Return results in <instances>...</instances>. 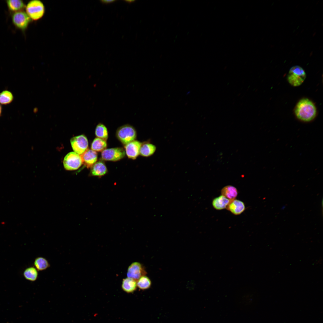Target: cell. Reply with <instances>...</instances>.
<instances>
[{
  "label": "cell",
  "instance_id": "obj_1",
  "mask_svg": "<svg viewBox=\"0 0 323 323\" xmlns=\"http://www.w3.org/2000/svg\"><path fill=\"white\" fill-rule=\"evenodd\" d=\"M295 113L297 118L304 122L312 121L315 118L316 109L314 103L307 98H303L297 103Z\"/></svg>",
  "mask_w": 323,
  "mask_h": 323
},
{
  "label": "cell",
  "instance_id": "obj_2",
  "mask_svg": "<svg viewBox=\"0 0 323 323\" xmlns=\"http://www.w3.org/2000/svg\"><path fill=\"white\" fill-rule=\"evenodd\" d=\"M26 13L31 20L37 21L44 16L45 9L43 3L39 0L29 1L25 7Z\"/></svg>",
  "mask_w": 323,
  "mask_h": 323
},
{
  "label": "cell",
  "instance_id": "obj_3",
  "mask_svg": "<svg viewBox=\"0 0 323 323\" xmlns=\"http://www.w3.org/2000/svg\"><path fill=\"white\" fill-rule=\"evenodd\" d=\"M116 135L118 139L124 145L135 140L137 136L135 128L128 124L119 127L116 131Z\"/></svg>",
  "mask_w": 323,
  "mask_h": 323
},
{
  "label": "cell",
  "instance_id": "obj_4",
  "mask_svg": "<svg viewBox=\"0 0 323 323\" xmlns=\"http://www.w3.org/2000/svg\"><path fill=\"white\" fill-rule=\"evenodd\" d=\"M306 77V73L303 69L298 65L292 67L287 75V80L289 83L294 86H300Z\"/></svg>",
  "mask_w": 323,
  "mask_h": 323
},
{
  "label": "cell",
  "instance_id": "obj_5",
  "mask_svg": "<svg viewBox=\"0 0 323 323\" xmlns=\"http://www.w3.org/2000/svg\"><path fill=\"white\" fill-rule=\"evenodd\" d=\"M11 18L14 25L22 31L27 29L31 20L26 12L22 10L13 13Z\"/></svg>",
  "mask_w": 323,
  "mask_h": 323
},
{
  "label": "cell",
  "instance_id": "obj_6",
  "mask_svg": "<svg viewBox=\"0 0 323 323\" xmlns=\"http://www.w3.org/2000/svg\"><path fill=\"white\" fill-rule=\"evenodd\" d=\"M63 164L66 170H72L79 168L83 164V162L80 156L72 152L68 153L65 156Z\"/></svg>",
  "mask_w": 323,
  "mask_h": 323
},
{
  "label": "cell",
  "instance_id": "obj_7",
  "mask_svg": "<svg viewBox=\"0 0 323 323\" xmlns=\"http://www.w3.org/2000/svg\"><path fill=\"white\" fill-rule=\"evenodd\" d=\"M125 152L121 147L105 149L101 152L102 159L105 161H116L124 158Z\"/></svg>",
  "mask_w": 323,
  "mask_h": 323
},
{
  "label": "cell",
  "instance_id": "obj_8",
  "mask_svg": "<svg viewBox=\"0 0 323 323\" xmlns=\"http://www.w3.org/2000/svg\"><path fill=\"white\" fill-rule=\"evenodd\" d=\"M70 142L74 152L79 155L83 154L88 149V140L84 135L73 137L70 140Z\"/></svg>",
  "mask_w": 323,
  "mask_h": 323
},
{
  "label": "cell",
  "instance_id": "obj_9",
  "mask_svg": "<svg viewBox=\"0 0 323 323\" xmlns=\"http://www.w3.org/2000/svg\"><path fill=\"white\" fill-rule=\"evenodd\" d=\"M146 274V272L142 265L139 263L135 262L132 263L129 266L127 276L128 278L137 281L140 278Z\"/></svg>",
  "mask_w": 323,
  "mask_h": 323
},
{
  "label": "cell",
  "instance_id": "obj_10",
  "mask_svg": "<svg viewBox=\"0 0 323 323\" xmlns=\"http://www.w3.org/2000/svg\"><path fill=\"white\" fill-rule=\"evenodd\" d=\"M141 144L138 141L134 140L125 145V153L128 158L132 159L137 158L139 154Z\"/></svg>",
  "mask_w": 323,
  "mask_h": 323
},
{
  "label": "cell",
  "instance_id": "obj_11",
  "mask_svg": "<svg viewBox=\"0 0 323 323\" xmlns=\"http://www.w3.org/2000/svg\"><path fill=\"white\" fill-rule=\"evenodd\" d=\"M80 156L83 164L87 168H91L97 161V153L92 150L87 149Z\"/></svg>",
  "mask_w": 323,
  "mask_h": 323
},
{
  "label": "cell",
  "instance_id": "obj_12",
  "mask_svg": "<svg viewBox=\"0 0 323 323\" xmlns=\"http://www.w3.org/2000/svg\"><path fill=\"white\" fill-rule=\"evenodd\" d=\"M226 208L235 215H238L243 212L245 209L244 202L235 199L231 200Z\"/></svg>",
  "mask_w": 323,
  "mask_h": 323
},
{
  "label": "cell",
  "instance_id": "obj_13",
  "mask_svg": "<svg viewBox=\"0 0 323 323\" xmlns=\"http://www.w3.org/2000/svg\"><path fill=\"white\" fill-rule=\"evenodd\" d=\"M107 172V169L104 163L100 161L96 162L91 167L90 175L91 176L100 177Z\"/></svg>",
  "mask_w": 323,
  "mask_h": 323
},
{
  "label": "cell",
  "instance_id": "obj_14",
  "mask_svg": "<svg viewBox=\"0 0 323 323\" xmlns=\"http://www.w3.org/2000/svg\"><path fill=\"white\" fill-rule=\"evenodd\" d=\"M230 200L221 195L214 198L212 202L213 207L216 210H221L226 208Z\"/></svg>",
  "mask_w": 323,
  "mask_h": 323
},
{
  "label": "cell",
  "instance_id": "obj_15",
  "mask_svg": "<svg viewBox=\"0 0 323 323\" xmlns=\"http://www.w3.org/2000/svg\"><path fill=\"white\" fill-rule=\"evenodd\" d=\"M156 150V147L155 145L148 142H145L141 144L139 154L144 157H149L154 153Z\"/></svg>",
  "mask_w": 323,
  "mask_h": 323
},
{
  "label": "cell",
  "instance_id": "obj_16",
  "mask_svg": "<svg viewBox=\"0 0 323 323\" xmlns=\"http://www.w3.org/2000/svg\"><path fill=\"white\" fill-rule=\"evenodd\" d=\"M221 192L222 195L230 201L235 199L238 194L237 189L234 186L231 185H228L224 187L221 189Z\"/></svg>",
  "mask_w": 323,
  "mask_h": 323
},
{
  "label": "cell",
  "instance_id": "obj_17",
  "mask_svg": "<svg viewBox=\"0 0 323 323\" xmlns=\"http://www.w3.org/2000/svg\"><path fill=\"white\" fill-rule=\"evenodd\" d=\"M121 287L122 289L125 292L127 293H132L136 289L137 281L127 277L123 280Z\"/></svg>",
  "mask_w": 323,
  "mask_h": 323
},
{
  "label": "cell",
  "instance_id": "obj_18",
  "mask_svg": "<svg viewBox=\"0 0 323 323\" xmlns=\"http://www.w3.org/2000/svg\"><path fill=\"white\" fill-rule=\"evenodd\" d=\"M9 10L15 12L22 10L25 6L24 2L20 0H9L6 1Z\"/></svg>",
  "mask_w": 323,
  "mask_h": 323
},
{
  "label": "cell",
  "instance_id": "obj_19",
  "mask_svg": "<svg viewBox=\"0 0 323 323\" xmlns=\"http://www.w3.org/2000/svg\"><path fill=\"white\" fill-rule=\"evenodd\" d=\"M23 275L26 280L31 281H36L38 278V271L34 267H30L25 270Z\"/></svg>",
  "mask_w": 323,
  "mask_h": 323
},
{
  "label": "cell",
  "instance_id": "obj_20",
  "mask_svg": "<svg viewBox=\"0 0 323 323\" xmlns=\"http://www.w3.org/2000/svg\"><path fill=\"white\" fill-rule=\"evenodd\" d=\"M107 146L106 141L97 137L92 142L91 149L96 152H102L106 149Z\"/></svg>",
  "mask_w": 323,
  "mask_h": 323
},
{
  "label": "cell",
  "instance_id": "obj_21",
  "mask_svg": "<svg viewBox=\"0 0 323 323\" xmlns=\"http://www.w3.org/2000/svg\"><path fill=\"white\" fill-rule=\"evenodd\" d=\"M95 135L97 138L106 141L108 138V133L105 126L101 123H99L95 128Z\"/></svg>",
  "mask_w": 323,
  "mask_h": 323
},
{
  "label": "cell",
  "instance_id": "obj_22",
  "mask_svg": "<svg viewBox=\"0 0 323 323\" xmlns=\"http://www.w3.org/2000/svg\"><path fill=\"white\" fill-rule=\"evenodd\" d=\"M34 265V267L38 271L45 270L50 266L48 260L42 257H38L35 259Z\"/></svg>",
  "mask_w": 323,
  "mask_h": 323
},
{
  "label": "cell",
  "instance_id": "obj_23",
  "mask_svg": "<svg viewBox=\"0 0 323 323\" xmlns=\"http://www.w3.org/2000/svg\"><path fill=\"white\" fill-rule=\"evenodd\" d=\"M14 99L12 93L7 90H4L0 92V104L7 105L12 102Z\"/></svg>",
  "mask_w": 323,
  "mask_h": 323
},
{
  "label": "cell",
  "instance_id": "obj_24",
  "mask_svg": "<svg viewBox=\"0 0 323 323\" xmlns=\"http://www.w3.org/2000/svg\"><path fill=\"white\" fill-rule=\"evenodd\" d=\"M151 282L148 277L144 275L141 277L137 281V285L140 289L144 290L149 288Z\"/></svg>",
  "mask_w": 323,
  "mask_h": 323
},
{
  "label": "cell",
  "instance_id": "obj_25",
  "mask_svg": "<svg viewBox=\"0 0 323 323\" xmlns=\"http://www.w3.org/2000/svg\"><path fill=\"white\" fill-rule=\"evenodd\" d=\"M116 0H101L100 1L103 4H109L111 3H113Z\"/></svg>",
  "mask_w": 323,
  "mask_h": 323
},
{
  "label": "cell",
  "instance_id": "obj_26",
  "mask_svg": "<svg viewBox=\"0 0 323 323\" xmlns=\"http://www.w3.org/2000/svg\"><path fill=\"white\" fill-rule=\"evenodd\" d=\"M125 1H126V2H127L130 3H132V2H134L135 1V0H125Z\"/></svg>",
  "mask_w": 323,
  "mask_h": 323
},
{
  "label": "cell",
  "instance_id": "obj_27",
  "mask_svg": "<svg viewBox=\"0 0 323 323\" xmlns=\"http://www.w3.org/2000/svg\"><path fill=\"white\" fill-rule=\"evenodd\" d=\"M2 108L1 105L0 104V116L1 115L2 112Z\"/></svg>",
  "mask_w": 323,
  "mask_h": 323
}]
</instances>
